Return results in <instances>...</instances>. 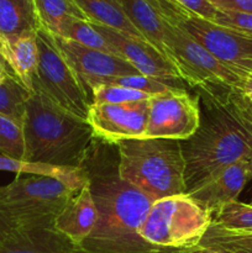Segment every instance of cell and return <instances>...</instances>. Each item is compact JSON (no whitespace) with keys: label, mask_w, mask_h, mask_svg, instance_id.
<instances>
[{"label":"cell","mask_w":252,"mask_h":253,"mask_svg":"<svg viewBox=\"0 0 252 253\" xmlns=\"http://www.w3.org/2000/svg\"><path fill=\"white\" fill-rule=\"evenodd\" d=\"M118 147L94 138L81 169L98 210L93 232L79 249L88 253H162L138 234L153 200L119 174Z\"/></svg>","instance_id":"1"},{"label":"cell","mask_w":252,"mask_h":253,"mask_svg":"<svg viewBox=\"0 0 252 253\" xmlns=\"http://www.w3.org/2000/svg\"><path fill=\"white\" fill-rule=\"evenodd\" d=\"M200 101V125L180 141L185 188L198 189L252 151V103L240 90L194 91Z\"/></svg>","instance_id":"2"},{"label":"cell","mask_w":252,"mask_h":253,"mask_svg":"<svg viewBox=\"0 0 252 253\" xmlns=\"http://www.w3.org/2000/svg\"><path fill=\"white\" fill-rule=\"evenodd\" d=\"M25 161L57 167L81 168L93 143V128L84 119L57 105L34 86L22 124Z\"/></svg>","instance_id":"3"},{"label":"cell","mask_w":252,"mask_h":253,"mask_svg":"<svg viewBox=\"0 0 252 253\" xmlns=\"http://www.w3.org/2000/svg\"><path fill=\"white\" fill-rule=\"evenodd\" d=\"M119 174L151 199L187 194L182 143L169 138H132L116 143Z\"/></svg>","instance_id":"4"},{"label":"cell","mask_w":252,"mask_h":253,"mask_svg":"<svg viewBox=\"0 0 252 253\" xmlns=\"http://www.w3.org/2000/svg\"><path fill=\"white\" fill-rule=\"evenodd\" d=\"M212 221V212L188 194L161 198L151 205L138 234L162 253H193Z\"/></svg>","instance_id":"5"},{"label":"cell","mask_w":252,"mask_h":253,"mask_svg":"<svg viewBox=\"0 0 252 253\" xmlns=\"http://www.w3.org/2000/svg\"><path fill=\"white\" fill-rule=\"evenodd\" d=\"M162 15L166 19V46L169 63L178 72L183 83L194 91H241L249 74L247 69L217 59L194 41L179 25L168 19L163 12Z\"/></svg>","instance_id":"6"},{"label":"cell","mask_w":252,"mask_h":253,"mask_svg":"<svg viewBox=\"0 0 252 253\" xmlns=\"http://www.w3.org/2000/svg\"><path fill=\"white\" fill-rule=\"evenodd\" d=\"M74 192L56 178L16 177L0 187V211L15 227H53L54 220Z\"/></svg>","instance_id":"7"},{"label":"cell","mask_w":252,"mask_h":253,"mask_svg":"<svg viewBox=\"0 0 252 253\" xmlns=\"http://www.w3.org/2000/svg\"><path fill=\"white\" fill-rule=\"evenodd\" d=\"M39 64L34 86L41 89L57 105L86 120L93 100L66 59L53 43L49 32L39 29Z\"/></svg>","instance_id":"8"},{"label":"cell","mask_w":252,"mask_h":253,"mask_svg":"<svg viewBox=\"0 0 252 253\" xmlns=\"http://www.w3.org/2000/svg\"><path fill=\"white\" fill-rule=\"evenodd\" d=\"M161 11L179 25L194 41L221 62L237 66L252 59V36L230 27L221 26L185 11L169 0H156Z\"/></svg>","instance_id":"9"},{"label":"cell","mask_w":252,"mask_h":253,"mask_svg":"<svg viewBox=\"0 0 252 253\" xmlns=\"http://www.w3.org/2000/svg\"><path fill=\"white\" fill-rule=\"evenodd\" d=\"M200 125V101L197 94L177 88L150 99L143 138H169L184 141Z\"/></svg>","instance_id":"10"},{"label":"cell","mask_w":252,"mask_h":253,"mask_svg":"<svg viewBox=\"0 0 252 253\" xmlns=\"http://www.w3.org/2000/svg\"><path fill=\"white\" fill-rule=\"evenodd\" d=\"M51 36L56 48L76 72L90 98L93 88L101 85L109 79L140 74L128 62L115 54L89 48L54 35Z\"/></svg>","instance_id":"11"},{"label":"cell","mask_w":252,"mask_h":253,"mask_svg":"<svg viewBox=\"0 0 252 253\" xmlns=\"http://www.w3.org/2000/svg\"><path fill=\"white\" fill-rule=\"evenodd\" d=\"M150 99L124 104H93L86 121L94 136L104 142L116 145L120 141L143 138Z\"/></svg>","instance_id":"12"},{"label":"cell","mask_w":252,"mask_h":253,"mask_svg":"<svg viewBox=\"0 0 252 253\" xmlns=\"http://www.w3.org/2000/svg\"><path fill=\"white\" fill-rule=\"evenodd\" d=\"M93 26L101 34V36L110 43L116 56L125 59L142 76L151 77L167 83L175 88H182L177 83L184 84L174 67L147 42L140 41L127 36L120 31L110 29L100 24Z\"/></svg>","instance_id":"13"},{"label":"cell","mask_w":252,"mask_h":253,"mask_svg":"<svg viewBox=\"0 0 252 253\" xmlns=\"http://www.w3.org/2000/svg\"><path fill=\"white\" fill-rule=\"evenodd\" d=\"M98 220V210L91 195L89 183L73 193L54 220L53 227L72 242L81 246L93 232Z\"/></svg>","instance_id":"14"},{"label":"cell","mask_w":252,"mask_h":253,"mask_svg":"<svg viewBox=\"0 0 252 253\" xmlns=\"http://www.w3.org/2000/svg\"><path fill=\"white\" fill-rule=\"evenodd\" d=\"M247 182L246 160H242L222 169L188 195L203 208L214 212L222 205L236 202Z\"/></svg>","instance_id":"15"},{"label":"cell","mask_w":252,"mask_h":253,"mask_svg":"<svg viewBox=\"0 0 252 253\" xmlns=\"http://www.w3.org/2000/svg\"><path fill=\"white\" fill-rule=\"evenodd\" d=\"M78 249L54 227H16L0 244V253H77Z\"/></svg>","instance_id":"16"},{"label":"cell","mask_w":252,"mask_h":253,"mask_svg":"<svg viewBox=\"0 0 252 253\" xmlns=\"http://www.w3.org/2000/svg\"><path fill=\"white\" fill-rule=\"evenodd\" d=\"M1 39V56L12 77L30 93L34 90V79L39 64V46L36 32H27L11 40Z\"/></svg>","instance_id":"17"},{"label":"cell","mask_w":252,"mask_h":253,"mask_svg":"<svg viewBox=\"0 0 252 253\" xmlns=\"http://www.w3.org/2000/svg\"><path fill=\"white\" fill-rule=\"evenodd\" d=\"M119 2L146 41L169 62L166 46V19L156 0H119Z\"/></svg>","instance_id":"18"},{"label":"cell","mask_w":252,"mask_h":253,"mask_svg":"<svg viewBox=\"0 0 252 253\" xmlns=\"http://www.w3.org/2000/svg\"><path fill=\"white\" fill-rule=\"evenodd\" d=\"M74 1L90 22L104 25L136 40L147 42L127 19L119 0H74Z\"/></svg>","instance_id":"19"},{"label":"cell","mask_w":252,"mask_h":253,"mask_svg":"<svg viewBox=\"0 0 252 253\" xmlns=\"http://www.w3.org/2000/svg\"><path fill=\"white\" fill-rule=\"evenodd\" d=\"M0 170L16 173L19 175H44V177L56 178L74 190L81 189L88 182L85 173L81 168L57 167V166L43 165V163L16 160L1 155H0Z\"/></svg>","instance_id":"20"},{"label":"cell","mask_w":252,"mask_h":253,"mask_svg":"<svg viewBox=\"0 0 252 253\" xmlns=\"http://www.w3.org/2000/svg\"><path fill=\"white\" fill-rule=\"evenodd\" d=\"M39 29L32 0H0V37L11 40Z\"/></svg>","instance_id":"21"},{"label":"cell","mask_w":252,"mask_h":253,"mask_svg":"<svg viewBox=\"0 0 252 253\" xmlns=\"http://www.w3.org/2000/svg\"><path fill=\"white\" fill-rule=\"evenodd\" d=\"M40 29L56 34L57 29L67 17L88 20L74 0H32ZM89 21V20H88Z\"/></svg>","instance_id":"22"},{"label":"cell","mask_w":252,"mask_h":253,"mask_svg":"<svg viewBox=\"0 0 252 253\" xmlns=\"http://www.w3.org/2000/svg\"><path fill=\"white\" fill-rule=\"evenodd\" d=\"M53 35L62 37V39L71 40V41L77 42L82 46L89 47V48L115 54V51L110 46V43L101 36L100 32L88 20H82L78 17H67L61 22L56 34Z\"/></svg>","instance_id":"23"},{"label":"cell","mask_w":252,"mask_h":253,"mask_svg":"<svg viewBox=\"0 0 252 253\" xmlns=\"http://www.w3.org/2000/svg\"><path fill=\"white\" fill-rule=\"evenodd\" d=\"M30 94L31 93L19 81L9 78L0 85V114L9 116L22 125Z\"/></svg>","instance_id":"24"},{"label":"cell","mask_w":252,"mask_h":253,"mask_svg":"<svg viewBox=\"0 0 252 253\" xmlns=\"http://www.w3.org/2000/svg\"><path fill=\"white\" fill-rule=\"evenodd\" d=\"M211 227L222 230H252V204L231 202L212 212Z\"/></svg>","instance_id":"25"},{"label":"cell","mask_w":252,"mask_h":253,"mask_svg":"<svg viewBox=\"0 0 252 253\" xmlns=\"http://www.w3.org/2000/svg\"><path fill=\"white\" fill-rule=\"evenodd\" d=\"M199 246H216L227 251H252V231L209 227Z\"/></svg>","instance_id":"26"},{"label":"cell","mask_w":252,"mask_h":253,"mask_svg":"<svg viewBox=\"0 0 252 253\" xmlns=\"http://www.w3.org/2000/svg\"><path fill=\"white\" fill-rule=\"evenodd\" d=\"M0 155L25 161V137L21 124L0 114Z\"/></svg>","instance_id":"27"},{"label":"cell","mask_w":252,"mask_h":253,"mask_svg":"<svg viewBox=\"0 0 252 253\" xmlns=\"http://www.w3.org/2000/svg\"><path fill=\"white\" fill-rule=\"evenodd\" d=\"M101 85H119L124 86V88L135 89V90L142 91V93L148 94L151 96L169 93L173 89H177L175 86L169 85L167 83H163V82L155 78H151V77L142 76V74H132V76L111 78L109 81H106L104 84H101Z\"/></svg>","instance_id":"28"},{"label":"cell","mask_w":252,"mask_h":253,"mask_svg":"<svg viewBox=\"0 0 252 253\" xmlns=\"http://www.w3.org/2000/svg\"><path fill=\"white\" fill-rule=\"evenodd\" d=\"M91 98L93 104H124L147 100L151 95L119 85H98L91 90Z\"/></svg>","instance_id":"29"},{"label":"cell","mask_w":252,"mask_h":253,"mask_svg":"<svg viewBox=\"0 0 252 253\" xmlns=\"http://www.w3.org/2000/svg\"><path fill=\"white\" fill-rule=\"evenodd\" d=\"M214 22L221 25V26L230 27V29L237 30V31L252 36V14L220 11V10H217Z\"/></svg>","instance_id":"30"},{"label":"cell","mask_w":252,"mask_h":253,"mask_svg":"<svg viewBox=\"0 0 252 253\" xmlns=\"http://www.w3.org/2000/svg\"><path fill=\"white\" fill-rule=\"evenodd\" d=\"M169 1L184 9L185 11L209 21H214L217 14V9L209 0H169Z\"/></svg>","instance_id":"31"},{"label":"cell","mask_w":252,"mask_h":253,"mask_svg":"<svg viewBox=\"0 0 252 253\" xmlns=\"http://www.w3.org/2000/svg\"><path fill=\"white\" fill-rule=\"evenodd\" d=\"M220 11L252 14V0H209Z\"/></svg>","instance_id":"32"},{"label":"cell","mask_w":252,"mask_h":253,"mask_svg":"<svg viewBox=\"0 0 252 253\" xmlns=\"http://www.w3.org/2000/svg\"><path fill=\"white\" fill-rule=\"evenodd\" d=\"M15 229H16L15 225L12 224L7 217H5L4 214L0 211V244H1V242L4 241Z\"/></svg>","instance_id":"33"},{"label":"cell","mask_w":252,"mask_h":253,"mask_svg":"<svg viewBox=\"0 0 252 253\" xmlns=\"http://www.w3.org/2000/svg\"><path fill=\"white\" fill-rule=\"evenodd\" d=\"M241 91L247 96V98H252V72L251 71H249V74H247L246 79H245Z\"/></svg>","instance_id":"34"},{"label":"cell","mask_w":252,"mask_h":253,"mask_svg":"<svg viewBox=\"0 0 252 253\" xmlns=\"http://www.w3.org/2000/svg\"><path fill=\"white\" fill-rule=\"evenodd\" d=\"M246 168H247V175H249V180H252V151L249 153L246 157Z\"/></svg>","instance_id":"35"},{"label":"cell","mask_w":252,"mask_h":253,"mask_svg":"<svg viewBox=\"0 0 252 253\" xmlns=\"http://www.w3.org/2000/svg\"><path fill=\"white\" fill-rule=\"evenodd\" d=\"M237 67H241V68L247 69V71H251L252 72V59H245V61H241Z\"/></svg>","instance_id":"36"},{"label":"cell","mask_w":252,"mask_h":253,"mask_svg":"<svg viewBox=\"0 0 252 253\" xmlns=\"http://www.w3.org/2000/svg\"><path fill=\"white\" fill-rule=\"evenodd\" d=\"M9 78H12V77L7 76V74L5 73H0V85H2V84H4Z\"/></svg>","instance_id":"37"},{"label":"cell","mask_w":252,"mask_h":253,"mask_svg":"<svg viewBox=\"0 0 252 253\" xmlns=\"http://www.w3.org/2000/svg\"><path fill=\"white\" fill-rule=\"evenodd\" d=\"M0 73H5V74H7V76H10V77H12L11 74H10V72H9V69L6 68V67L4 66V64H1L0 63ZM12 78H14V77H12Z\"/></svg>","instance_id":"38"},{"label":"cell","mask_w":252,"mask_h":253,"mask_svg":"<svg viewBox=\"0 0 252 253\" xmlns=\"http://www.w3.org/2000/svg\"><path fill=\"white\" fill-rule=\"evenodd\" d=\"M0 63H1V64H4V66L6 67L7 69H9V67H7V64L5 63L4 58H2V56H1V39H0ZM9 72H10V69H9ZM10 74H11V72H10ZM11 76H12V74H11Z\"/></svg>","instance_id":"39"},{"label":"cell","mask_w":252,"mask_h":253,"mask_svg":"<svg viewBox=\"0 0 252 253\" xmlns=\"http://www.w3.org/2000/svg\"><path fill=\"white\" fill-rule=\"evenodd\" d=\"M232 253H252V251H234Z\"/></svg>","instance_id":"40"},{"label":"cell","mask_w":252,"mask_h":253,"mask_svg":"<svg viewBox=\"0 0 252 253\" xmlns=\"http://www.w3.org/2000/svg\"><path fill=\"white\" fill-rule=\"evenodd\" d=\"M77 253H88V252H85V251H83V250L78 249V251H77Z\"/></svg>","instance_id":"41"},{"label":"cell","mask_w":252,"mask_h":253,"mask_svg":"<svg viewBox=\"0 0 252 253\" xmlns=\"http://www.w3.org/2000/svg\"><path fill=\"white\" fill-rule=\"evenodd\" d=\"M250 99V101H251V103H252V98H249Z\"/></svg>","instance_id":"42"},{"label":"cell","mask_w":252,"mask_h":253,"mask_svg":"<svg viewBox=\"0 0 252 253\" xmlns=\"http://www.w3.org/2000/svg\"><path fill=\"white\" fill-rule=\"evenodd\" d=\"M249 231H252V230H249Z\"/></svg>","instance_id":"43"},{"label":"cell","mask_w":252,"mask_h":253,"mask_svg":"<svg viewBox=\"0 0 252 253\" xmlns=\"http://www.w3.org/2000/svg\"><path fill=\"white\" fill-rule=\"evenodd\" d=\"M251 204H252V202H251Z\"/></svg>","instance_id":"44"}]
</instances>
